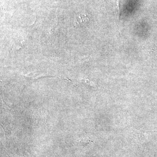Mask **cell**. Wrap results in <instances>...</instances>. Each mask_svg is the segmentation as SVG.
<instances>
[{
    "label": "cell",
    "instance_id": "cell-1",
    "mask_svg": "<svg viewBox=\"0 0 157 157\" xmlns=\"http://www.w3.org/2000/svg\"><path fill=\"white\" fill-rule=\"evenodd\" d=\"M156 18H157V16H156Z\"/></svg>",
    "mask_w": 157,
    "mask_h": 157
}]
</instances>
